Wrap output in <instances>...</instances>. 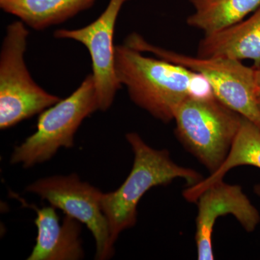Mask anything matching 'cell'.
Masks as SVG:
<instances>
[{
  "label": "cell",
  "instance_id": "obj_16",
  "mask_svg": "<svg viewBox=\"0 0 260 260\" xmlns=\"http://www.w3.org/2000/svg\"><path fill=\"white\" fill-rule=\"evenodd\" d=\"M254 191L255 194L260 198V183L259 184H256L254 187Z\"/></svg>",
  "mask_w": 260,
  "mask_h": 260
},
{
  "label": "cell",
  "instance_id": "obj_8",
  "mask_svg": "<svg viewBox=\"0 0 260 260\" xmlns=\"http://www.w3.org/2000/svg\"><path fill=\"white\" fill-rule=\"evenodd\" d=\"M129 1L110 0L102 14L86 26L74 30L58 29L54 32L56 39L76 41L88 49L91 58L98 104L102 112L112 107L116 93L122 86L116 73L114 37L121 8Z\"/></svg>",
  "mask_w": 260,
  "mask_h": 260
},
{
  "label": "cell",
  "instance_id": "obj_4",
  "mask_svg": "<svg viewBox=\"0 0 260 260\" xmlns=\"http://www.w3.org/2000/svg\"><path fill=\"white\" fill-rule=\"evenodd\" d=\"M242 119L210 94L188 98L178 108L174 121L178 139L213 174L226 158Z\"/></svg>",
  "mask_w": 260,
  "mask_h": 260
},
{
  "label": "cell",
  "instance_id": "obj_2",
  "mask_svg": "<svg viewBox=\"0 0 260 260\" xmlns=\"http://www.w3.org/2000/svg\"><path fill=\"white\" fill-rule=\"evenodd\" d=\"M126 139L134 153L133 169L117 189L103 193L102 197V211L109 223L113 245L123 231L135 226L138 203L151 188L167 185L177 178L184 179L189 186L204 179L194 169L173 161L167 150L149 146L138 133H128Z\"/></svg>",
  "mask_w": 260,
  "mask_h": 260
},
{
  "label": "cell",
  "instance_id": "obj_7",
  "mask_svg": "<svg viewBox=\"0 0 260 260\" xmlns=\"http://www.w3.org/2000/svg\"><path fill=\"white\" fill-rule=\"evenodd\" d=\"M25 190L85 224L95 239V259L114 256L109 223L102 211V191L80 180L75 174L42 178L29 184Z\"/></svg>",
  "mask_w": 260,
  "mask_h": 260
},
{
  "label": "cell",
  "instance_id": "obj_5",
  "mask_svg": "<svg viewBox=\"0 0 260 260\" xmlns=\"http://www.w3.org/2000/svg\"><path fill=\"white\" fill-rule=\"evenodd\" d=\"M98 110L95 82L90 74L70 96L41 113L37 131L15 147L10 164L32 167L50 160L61 148H73L82 122Z\"/></svg>",
  "mask_w": 260,
  "mask_h": 260
},
{
  "label": "cell",
  "instance_id": "obj_17",
  "mask_svg": "<svg viewBox=\"0 0 260 260\" xmlns=\"http://www.w3.org/2000/svg\"><path fill=\"white\" fill-rule=\"evenodd\" d=\"M258 106H259L260 110V90H259V93H258Z\"/></svg>",
  "mask_w": 260,
  "mask_h": 260
},
{
  "label": "cell",
  "instance_id": "obj_6",
  "mask_svg": "<svg viewBox=\"0 0 260 260\" xmlns=\"http://www.w3.org/2000/svg\"><path fill=\"white\" fill-rule=\"evenodd\" d=\"M21 20L7 26L0 51V129H9L61 100L29 73L24 59L29 31Z\"/></svg>",
  "mask_w": 260,
  "mask_h": 260
},
{
  "label": "cell",
  "instance_id": "obj_15",
  "mask_svg": "<svg viewBox=\"0 0 260 260\" xmlns=\"http://www.w3.org/2000/svg\"><path fill=\"white\" fill-rule=\"evenodd\" d=\"M254 76H255V81L258 88L260 90V67L254 69Z\"/></svg>",
  "mask_w": 260,
  "mask_h": 260
},
{
  "label": "cell",
  "instance_id": "obj_11",
  "mask_svg": "<svg viewBox=\"0 0 260 260\" xmlns=\"http://www.w3.org/2000/svg\"><path fill=\"white\" fill-rule=\"evenodd\" d=\"M202 57L223 56L254 61L260 67V7L246 20L200 41L198 54Z\"/></svg>",
  "mask_w": 260,
  "mask_h": 260
},
{
  "label": "cell",
  "instance_id": "obj_13",
  "mask_svg": "<svg viewBox=\"0 0 260 260\" xmlns=\"http://www.w3.org/2000/svg\"><path fill=\"white\" fill-rule=\"evenodd\" d=\"M241 166H251L260 169V128L244 117L222 165L206 179L184 189L183 197L187 201L196 203L203 191L215 183L223 180L229 171Z\"/></svg>",
  "mask_w": 260,
  "mask_h": 260
},
{
  "label": "cell",
  "instance_id": "obj_14",
  "mask_svg": "<svg viewBox=\"0 0 260 260\" xmlns=\"http://www.w3.org/2000/svg\"><path fill=\"white\" fill-rule=\"evenodd\" d=\"M194 8L186 19L189 26L205 36L212 35L240 23L260 7V0H189Z\"/></svg>",
  "mask_w": 260,
  "mask_h": 260
},
{
  "label": "cell",
  "instance_id": "obj_12",
  "mask_svg": "<svg viewBox=\"0 0 260 260\" xmlns=\"http://www.w3.org/2000/svg\"><path fill=\"white\" fill-rule=\"evenodd\" d=\"M96 0H0V8L35 30L64 23L90 9Z\"/></svg>",
  "mask_w": 260,
  "mask_h": 260
},
{
  "label": "cell",
  "instance_id": "obj_10",
  "mask_svg": "<svg viewBox=\"0 0 260 260\" xmlns=\"http://www.w3.org/2000/svg\"><path fill=\"white\" fill-rule=\"evenodd\" d=\"M25 207L35 210L38 235L31 254L27 260H79L84 251L80 239L81 223L65 215L62 223L53 206L39 208L13 193Z\"/></svg>",
  "mask_w": 260,
  "mask_h": 260
},
{
  "label": "cell",
  "instance_id": "obj_3",
  "mask_svg": "<svg viewBox=\"0 0 260 260\" xmlns=\"http://www.w3.org/2000/svg\"><path fill=\"white\" fill-rule=\"evenodd\" d=\"M124 44L201 75L219 101L260 128L259 88L254 68L232 58L193 56L164 49L147 42L136 32L126 38Z\"/></svg>",
  "mask_w": 260,
  "mask_h": 260
},
{
  "label": "cell",
  "instance_id": "obj_1",
  "mask_svg": "<svg viewBox=\"0 0 260 260\" xmlns=\"http://www.w3.org/2000/svg\"><path fill=\"white\" fill-rule=\"evenodd\" d=\"M115 69L131 100L164 123L174 120L178 108L188 98L213 94L201 75L145 56L126 44L115 47Z\"/></svg>",
  "mask_w": 260,
  "mask_h": 260
},
{
  "label": "cell",
  "instance_id": "obj_9",
  "mask_svg": "<svg viewBox=\"0 0 260 260\" xmlns=\"http://www.w3.org/2000/svg\"><path fill=\"white\" fill-rule=\"evenodd\" d=\"M195 242L198 259L213 260V233L217 219L232 215L247 232L255 230L260 223V214L242 188L219 181L203 191L197 200Z\"/></svg>",
  "mask_w": 260,
  "mask_h": 260
}]
</instances>
